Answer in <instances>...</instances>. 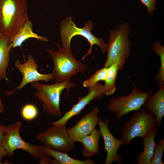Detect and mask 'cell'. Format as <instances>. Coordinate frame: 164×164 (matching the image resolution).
Segmentation results:
<instances>
[{"label":"cell","mask_w":164,"mask_h":164,"mask_svg":"<svg viewBox=\"0 0 164 164\" xmlns=\"http://www.w3.org/2000/svg\"><path fill=\"white\" fill-rule=\"evenodd\" d=\"M26 0H0V32L10 39L29 20Z\"/></svg>","instance_id":"7a4b0ae2"},{"label":"cell","mask_w":164,"mask_h":164,"mask_svg":"<svg viewBox=\"0 0 164 164\" xmlns=\"http://www.w3.org/2000/svg\"><path fill=\"white\" fill-rule=\"evenodd\" d=\"M158 132V128L155 127L143 138L142 141L143 150L136 157V162L138 164H150L155 146V140Z\"/></svg>","instance_id":"9a60e30c"},{"label":"cell","mask_w":164,"mask_h":164,"mask_svg":"<svg viewBox=\"0 0 164 164\" xmlns=\"http://www.w3.org/2000/svg\"><path fill=\"white\" fill-rule=\"evenodd\" d=\"M8 156L7 151L0 144V162H2V160L3 157Z\"/></svg>","instance_id":"4316f807"},{"label":"cell","mask_w":164,"mask_h":164,"mask_svg":"<svg viewBox=\"0 0 164 164\" xmlns=\"http://www.w3.org/2000/svg\"><path fill=\"white\" fill-rule=\"evenodd\" d=\"M3 37H4L2 34L0 32V39L2 38Z\"/></svg>","instance_id":"f546056e"},{"label":"cell","mask_w":164,"mask_h":164,"mask_svg":"<svg viewBox=\"0 0 164 164\" xmlns=\"http://www.w3.org/2000/svg\"><path fill=\"white\" fill-rule=\"evenodd\" d=\"M144 108L135 111L131 117L124 124L121 131L120 140L125 146H130L137 137L144 138L156 127L157 121L150 112Z\"/></svg>","instance_id":"8992f818"},{"label":"cell","mask_w":164,"mask_h":164,"mask_svg":"<svg viewBox=\"0 0 164 164\" xmlns=\"http://www.w3.org/2000/svg\"><path fill=\"white\" fill-rule=\"evenodd\" d=\"M146 7L148 14L150 16L154 15V12L156 9L157 0H140Z\"/></svg>","instance_id":"d4e9b609"},{"label":"cell","mask_w":164,"mask_h":164,"mask_svg":"<svg viewBox=\"0 0 164 164\" xmlns=\"http://www.w3.org/2000/svg\"><path fill=\"white\" fill-rule=\"evenodd\" d=\"M31 84L32 88L36 90L34 95L41 102L43 110L51 116L59 117L62 114L60 109L62 92L66 89L68 95L70 89L76 86L70 80L50 84L35 81L31 83Z\"/></svg>","instance_id":"3957f363"},{"label":"cell","mask_w":164,"mask_h":164,"mask_svg":"<svg viewBox=\"0 0 164 164\" xmlns=\"http://www.w3.org/2000/svg\"><path fill=\"white\" fill-rule=\"evenodd\" d=\"M144 106L155 116L156 127H160L164 116V84L159 87V90L147 99Z\"/></svg>","instance_id":"5bb4252c"},{"label":"cell","mask_w":164,"mask_h":164,"mask_svg":"<svg viewBox=\"0 0 164 164\" xmlns=\"http://www.w3.org/2000/svg\"><path fill=\"white\" fill-rule=\"evenodd\" d=\"M132 31V28L127 22L119 24L110 30L104 67L108 68L117 63L119 71L123 70L131 52L132 43L129 36Z\"/></svg>","instance_id":"6da1fadb"},{"label":"cell","mask_w":164,"mask_h":164,"mask_svg":"<svg viewBox=\"0 0 164 164\" xmlns=\"http://www.w3.org/2000/svg\"><path fill=\"white\" fill-rule=\"evenodd\" d=\"M2 162H0V164H2Z\"/></svg>","instance_id":"4dcf8cb0"},{"label":"cell","mask_w":164,"mask_h":164,"mask_svg":"<svg viewBox=\"0 0 164 164\" xmlns=\"http://www.w3.org/2000/svg\"><path fill=\"white\" fill-rule=\"evenodd\" d=\"M15 66L23 76L21 83L15 90H20L27 84L34 82L42 81L48 82L53 80L51 73L43 74L38 71L39 67L31 54L28 55L26 60L23 63H20L19 60L16 61Z\"/></svg>","instance_id":"8fae6325"},{"label":"cell","mask_w":164,"mask_h":164,"mask_svg":"<svg viewBox=\"0 0 164 164\" xmlns=\"http://www.w3.org/2000/svg\"><path fill=\"white\" fill-rule=\"evenodd\" d=\"M12 48L9 39L3 37L0 39V81L7 79V70L9 65L10 52Z\"/></svg>","instance_id":"ac0fdd59"},{"label":"cell","mask_w":164,"mask_h":164,"mask_svg":"<svg viewBox=\"0 0 164 164\" xmlns=\"http://www.w3.org/2000/svg\"><path fill=\"white\" fill-rule=\"evenodd\" d=\"M107 68L104 67L97 70L90 78L83 82L84 87L88 89L93 87L99 81H104L107 73Z\"/></svg>","instance_id":"7402d4cb"},{"label":"cell","mask_w":164,"mask_h":164,"mask_svg":"<svg viewBox=\"0 0 164 164\" xmlns=\"http://www.w3.org/2000/svg\"><path fill=\"white\" fill-rule=\"evenodd\" d=\"M7 133V126L3 125H0V144L3 142Z\"/></svg>","instance_id":"484cf974"},{"label":"cell","mask_w":164,"mask_h":164,"mask_svg":"<svg viewBox=\"0 0 164 164\" xmlns=\"http://www.w3.org/2000/svg\"><path fill=\"white\" fill-rule=\"evenodd\" d=\"M38 111L36 107L33 104H28L24 105L21 111V115L24 119L31 121L37 116Z\"/></svg>","instance_id":"cb8c5ba5"},{"label":"cell","mask_w":164,"mask_h":164,"mask_svg":"<svg viewBox=\"0 0 164 164\" xmlns=\"http://www.w3.org/2000/svg\"><path fill=\"white\" fill-rule=\"evenodd\" d=\"M152 49L160 59V65L157 74L154 78L155 83L159 87L164 84V46L162 45L160 40L155 41L152 44Z\"/></svg>","instance_id":"44dd1931"},{"label":"cell","mask_w":164,"mask_h":164,"mask_svg":"<svg viewBox=\"0 0 164 164\" xmlns=\"http://www.w3.org/2000/svg\"><path fill=\"white\" fill-rule=\"evenodd\" d=\"M133 89L130 94L111 98L106 109L115 114L117 120L132 111L139 110L152 95L151 90L142 91L132 82Z\"/></svg>","instance_id":"52a82bcc"},{"label":"cell","mask_w":164,"mask_h":164,"mask_svg":"<svg viewBox=\"0 0 164 164\" xmlns=\"http://www.w3.org/2000/svg\"><path fill=\"white\" fill-rule=\"evenodd\" d=\"M99 130L96 128L90 134L82 137L79 142L83 145L82 155L86 158H91L97 155L99 152V143L101 137Z\"/></svg>","instance_id":"e0dca14e"},{"label":"cell","mask_w":164,"mask_h":164,"mask_svg":"<svg viewBox=\"0 0 164 164\" xmlns=\"http://www.w3.org/2000/svg\"><path fill=\"white\" fill-rule=\"evenodd\" d=\"M103 85L98 82L93 87L88 89V93L85 96L78 97V102L66 112L60 119L55 122H49L47 125L61 126L66 125L72 117L80 114L81 111L92 100H101L103 98Z\"/></svg>","instance_id":"7c38bea8"},{"label":"cell","mask_w":164,"mask_h":164,"mask_svg":"<svg viewBox=\"0 0 164 164\" xmlns=\"http://www.w3.org/2000/svg\"><path fill=\"white\" fill-rule=\"evenodd\" d=\"M164 150V139L158 140L155 144L153 154L150 164H164L162 156Z\"/></svg>","instance_id":"603a6c76"},{"label":"cell","mask_w":164,"mask_h":164,"mask_svg":"<svg viewBox=\"0 0 164 164\" xmlns=\"http://www.w3.org/2000/svg\"><path fill=\"white\" fill-rule=\"evenodd\" d=\"M51 157L46 155L45 158L39 161V163L40 164H51Z\"/></svg>","instance_id":"83f0119b"},{"label":"cell","mask_w":164,"mask_h":164,"mask_svg":"<svg viewBox=\"0 0 164 164\" xmlns=\"http://www.w3.org/2000/svg\"><path fill=\"white\" fill-rule=\"evenodd\" d=\"M94 28L93 22L89 20L85 22L82 28L77 27L72 21V16H68L63 19L60 23V34L61 37L62 47L70 49L71 41L72 38L79 35L85 38L90 44V48L86 54L81 58L84 60L87 55H91L93 45H97L99 47L101 53L106 51L107 44L101 38H98L91 33Z\"/></svg>","instance_id":"5b68a950"},{"label":"cell","mask_w":164,"mask_h":164,"mask_svg":"<svg viewBox=\"0 0 164 164\" xmlns=\"http://www.w3.org/2000/svg\"><path fill=\"white\" fill-rule=\"evenodd\" d=\"M4 111V105L2 100L0 97V114Z\"/></svg>","instance_id":"f1b7e54d"},{"label":"cell","mask_w":164,"mask_h":164,"mask_svg":"<svg viewBox=\"0 0 164 164\" xmlns=\"http://www.w3.org/2000/svg\"><path fill=\"white\" fill-rule=\"evenodd\" d=\"M100 109L95 106L93 109L80 119L72 127L67 129L71 138L75 142L83 137L90 134L98 124Z\"/></svg>","instance_id":"4fadbf2b"},{"label":"cell","mask_w":164,"mask_h":164,"mask_svg":"<svg viewBox=\"0 0 164 164\" xmlns=\"http://www.w3.org/2000/svg\"><path fill=\"white\" fill-rule=\"evenodd\" d=\"M118 67L117 63H114L107 68V73L105 83L103 85L104 94L106 95L113 94L116 88L115 85Z\"/></svg>","instance_id":"ffe728a7"},{"label":"cell","mask_w":164,"mask_h":164,"mask_svg":"<svg viewBox=\"0 0 164 164\" xmlns=\"http://www.w3.org/2000/svg\"><path fill=\"white\" fill-rule=\"evenodd\" d=\"M36 136L37 139L43 145L52 150L63 153L71 151L75 142L70 138L66 125H52Z\"/></svg>","instance_id":"9c48e42d"},{"label":"cell","mask_w":164,"mask_h":164,"mask_svg":"<svg viewBox=\"0 0 164 164\" xmlns=\"http://www.w3.org/2000/svg\"><path fill=\"white\" fill-rule=\"evenodd\" d=\"M57 48V51L50 49L46 50L53 60L54 68L51 73L56 82H62L70 80L74 75L87 70L88 66L76 60L71 49L63 48L58 44Z\"/></svg>","instance_id":"277c9868"},{"label":"cell","mask_w":164,"mask_h":164,"mask_svg":"<svg viewBox=\"0 0 164 164\" xmlns=\"http://www.w3.org/2000/svg\"><path fill=\"white\" fill-rule=\"evenodd\" d=\"M109 122L107 119H105L103 121L99 117L97 124L101 135L104 140V150L107 153L104 164H111L116 162L118 164H121L123 162V157L118 153V151L123 144L120 139L115 138L111 133L108 128Z\"/></svg>","instance_id":"30bf717a"},{"label":"cell","mask_w":164,"mask_h":164,"mask_svg":"<svg viewBox=\"0 0 164 164\" xmlns=\"http://www.w3.org/2000/svg\"><path fill=\"white\" fill-rule=\"evenodd\" d=\"M22 126V122L17 121L7 126V133L1 145L7 151L8 156L13 157L14 151L21 149L28 153L34 158L41 161L46 156L43 146L32 144L24 141L20 135L19 131Z\"/></svg>","instance_id":"ba28073f"},{"label":"cell","mask_w":164,"mask_h":164,"mask_svg":"<svg viewBox=\"0 0 164 164\" xmlns=\"http://www.w3.org/2000/svg\"><path fill=\"white\" fill-rule=\"evenodd\" d=\"M32 27L31 21L28 20L20 28L17 33L12 38L9 39L10 42L12 44V48L21 47L25 41L30 38H35L45 42L49 41L45 37L39 36L34 32Z\"/></svg>","instance_id":"2e32d148"},{"label":"cell","mask_w":164,"mask_h":164,"mask_svg":"<svg viewBox=\"0 0 164 164\" xmlns=\"http://www.w3.org/2000/svg\"><path fill=\"white\" fill-rule=\"evenodd\" d=\"M46 155L53 157L55 160L51 161V164H94L92 159H87L80 160L70 157L67 153L54 151L46 147L43 146Z\"/></svg>","instance_id":"d6986e66"}]
</instances>
